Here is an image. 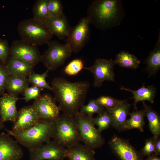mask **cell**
<instances>
[{
    "instance_id": "7402d4cb",
    "label": "cell",
    "mask_w": 160,
    "mask_h": 160,
    "mask_svg": "<svg viewBox=\"0 0 160 160\" xmlns=\"http://www.w3.org/2000/svg\"><path fill=\"white\" fill-rule=\"evenodd\" d=\"M30 83L28 78L10 75L6 88L7 93L15 95L23 93Z\"/></svg>"
},
{
    "instance_id": "d6a6232c",
    "label": "cell",
    "mask_w": 160,
    "mask_h": 160,
    "mask_svg": "<svg viewBox=\"0 0 160 160\" xmlns=\"http://www.w3.org/2000/svg\"><path fill=\"white\" fill-rule=\"evenodd\" d=\"M96 102L106 110L113 109L123 100H119L110 96H102L95 99Z\"/></svg>"
},
{
    "instance_id": "30bf717a",
    "label": "cell",
    "mask_w": 160,
    "mask_h": 160,
    "mask_svg": "<svg viewBox=\"0 0 160 160\" xmlns=\"http://www.w3.org/2000/svg\"><path fill=\"white\" fill-rule=\"evenodd\" d=\"M10 55L34 67L41 62V56L37 46L28 44L21 40L13 41L10 47Z\"/></svg>"
},
{
    "instance_id": "8992f818",
    "label": "cell",
    "mask_w": 160,
    "mask_h": 160,
    "mask_svg": "<svg viewBox=\"0 0 160 160\" xmlns=\"http://www.w3.org/2000/svg\"><path fill=\"white\" fill-rule=\"evenodd\" d=\"M73 117L77 124L81 142L84 144L94 150L105 144L104 139L95 127L93 116L82 115L79 112Z\"/></svg>"
},
{
    "instance_id": "2e32d148",
    "label": "cell",
    "mask_w": 160,
    "mask_h": 160,
    "mask_svg": "<svg viewBox=\"0 0 160 160\" xmlns=\"http://www.w3.org/2000/svg\"><path fill=\"white\" fill-rule=\"evenodd\" d=\"M17 96L4 93L0 97V118L4 123L16 121L18 113L16 104Z\"/></svg>"
},
{
    "instance_id": "4fadbf2b",
    "label": "cell",
    "mask_w": 160,
    "mask_h": 160,
    "mask_svg": "<svg viewBox=\"0 0 160 160\" xmlns=\"http://www.w3.org/2000/svg\"><path fill=\"white\" fill-rule=\"evenodd\" d=\"M39 120L55 121L60 115V110L54 98L48 94L41 95L32 105Z\"/></svg>"
},
{
    "instance_id": "603a6c76",
    "label": "cell",
    "mask_w": 160,
    "mask_h": 160,
    "mask_svg": "<svg viewBox=\"0 0 160 160\" xmlns=\"http://www.w3.org/2000/svg\"><path fill=\"white\" fill-rule=\"evenodd\" d=\"M143 109L148 122V127L153 137H159L160 135V117L157 112L154 111L151 106L142 101Z\"/></svg>"
},
{
    "instance_id": "9a60e30c",
    "label": "cell",
    "mask_w": 160,
    "mask_h": 160,
    "mask_svg": "<svg viewBox=\"0 0 160 160\" xmlns=\"http://www.w3.org/2000/svg\"><path fill=\"white\" fill-rule=\"evenodd\" d=\"M39 120L32 105L24 107L18 111L17 119L13 123L12 130L15 132L25 131L33 126Z\"/></svg>"
},
{
    "instance_id": "ba28073f",
    "label": "cell",
    "mask_w": 160,
    "mask_h": 160,
    "mask_svg": "<svg viewBox=\"0 0 160 160\" xmlns=\"http://www.w3.org/2000/svg\"><path fill=\"white\" fill-rule=\"evenodd\" d=\"M90 21L87 17H83L75 26L71 27L65 41L72 52L76 53L88 41L91 33Z\"/></svg>"
},
{
    "instance_id": "8d00e7d4",
    "label": "cell",
    "mask_w": 160,
    "mask_h": 160,
    "mask_svg": "<svg viewBox=\"0 0 160 160\" xmlns=\"http://www.w3.org/2000/svg\"><path fill=\"white\" fill-rule=\"evenodd\" d=\"M154 144L155 139L153 137L146 139L144 146L140 151L143 156H148L154 153Z\"/></svg>"
},
{
    "instance_id": "6da1fadb",
    "label": "cell",
    "mask_w": 160,
    "mask_h": 160,
    "mask_svg": "<svg viewBox=\"0 0 160 160\" xmlns=\"http://www.w3.org/2000/svg\"><path fill=\"white\" fill-rule=\"evenodd\" d=\"M54 98L63 113L74 117L84 105L90 84L87 81L71 82L62 77L55 78L51 82Z\"/></svg>"
},
{
    "instance_id": "3957f363",
    "label": "cell",
    "mask_w": 160,
    "mask_h": 160,
    "mask_svg": "<svg viewBox=\"0 0 160 160\" xmlns=\"http://www.w3.org/2000/svg\"><path fill=\"white\" fill-rule=\"evenodd\" d=\"M120 7L118 0H95L89 7L87 17L90 24L99 29H106L118 18Z\"/></svg>"
},
{
    "instance_id": "cb8c5ba5",
    "label": "cell",
    "mask_w": 160,
    "mask_h": 160,
    "mask_svg": "<svg viewBox=\"0 0 160 160\" xmlns=\"http://www.w3.org/2000/svg\"><path fill=\"white\" fill-rule=\"evenodd\" d=\"M130 118L127 119L125 122V130L134 129H139L140 132L144 131V127L145 125L144 118L145 116V110L141 109L129 113Z\"/></svg>"
},
{
    "instance_id": "83f0119b",
    "label": "cell",
    "mask_w": 160,
    "mask_h": 160,
    "mask_svg": "<svg viewBox=\"0 0 160 160\" xmlns=\"http://www.w3.org/2000/svg\"><path fill=\"white\" fill-rule=\"evenodd\" d=\"M49 71H46L41 74L36 73L33 71L28 76L30 83L32 85L42 89H46L52 91V87L47 82L46 79L48 76Z\"/></svg>"
},
{
    "instance_id": "ac0fdd59",
    "label": "cell",
    "mask_w": 160,
    "mask_h": 160,
    "mask_svg": "<svg viewBox=\"0 0 160 160\" xmlns=\"http://www.w3.org/2000/svg\"><path fill=\"white\" fill-rule=\"evenodd\" d=\"M131 105L126 100L123 101L114 108L106 110L111 115L112 122L111 127L118 131L125 130V124L127 115H129Z\"/></svg>"
},
{
    "instance_id": "5bb4252c",
    "label": "cell",
    "mask_w": 160,
    "mask_h": 160,
    "mask_svg": "<svg viewBox=\"0 0 160 160\" xmlns=\"http://www.w3.org/2000/svg\"><path fill=\"white\" fill-rule=\"evenodd\" d=\"M22 148L8 134H0V160H20L23 157Z\"/></svg>"
},
{
    "instance_id": "5b68a950",
    "label": "cell",
    "mask_w": 160,
    "mask_h": 160,
    "mask_svg": "<svg viewBox=\"0 0 160 160\" xmlns=\"http://www.w3.org/2000/svg\"><path fill=\"white\" fill-rule=\"evenodd\" d=\"M53 140L65 148L81 142L73 117L62 114L55 120Z\"/></svg>"
},
{
    "instance_id": "d4e9b609",
    "label": "cell",
    "mask_w": 160,
    "mask_h": 160,
    "mask_svg": "<svg viewBox=\"0 0 160 160\" xmlns=\"http://www.w3.org/2000/svg\"><path fill=\"white\" fill-rule=\"evenodd\" d=\"M116 64L128 68L136 69L138 67L140 61L134 55L122 51L117 54L114 60Z\"/></svg>"
},
{
    "instance_id": "d6986e66",
    "label": "cell",
    "mask_w": 160,
    "mask_h": 160,
    "mask_svg": "<svg viewBox=\"0 0 160 160\" xmlns=\"http://www.w3.org/2000/svg\"><path fill=\"white\" fill-rule=\"evenodd\" d=\"M66 148L68 160H96L95 151L84 144L77 143Z\"/></svg>"
},
{
    "instance_id": "ab89813d",
    "label": "cell",
    "mask_w": 160,
    "mask_h": 160,
    "mask_svg": "<svg viewBox=\"0 0 160 160\" xmlns=\"http://www.w3.org/2000/svg\"><path fill=\"white\" fill-rule=\"evenodd\" d=\"M4 123L0 118V131L4 128L5 125Z\"/></svg>"
},
{
    "instance_id": "7a4b0ae2",
    "label": "cell",
    "mask_w": 160,
    "mask_h": 160,
    "mask_svg": "<svg viewBox=\"0 0 160 160\" xmlns=\"http://www.w3.org/2000/svg\"><path fill=\"white\" fill-rule=\"evenodd\" d=\"M55 121L39 120L33 126L22 132H15L8 129L7 133L28 149L49 142L52 137Z\"/></svg>"
},
{
    "instance_id": "e575fe53",
    "label": "cell",
    "mask_w": 160,
    "mask_h": 160,
    "mask_svg": "<svg viewBox=\"0 0 160 160\" xmlns=\"http://www.w3.org/2000/svg\"><path fill=\"white\" fill-rule=\"evenodd\" d=\"M43 89L36 86L32 85L31 87H28L24 92V99L26 102L32 100H35L41 95V92Z\"/></svg>"
},
{
    "instance_id": "ffe728a7",
    "label": "cell",
    "mask_w": 160,
    "mask_h": 160,
    "mask_svg": "<svg viewBox=\"0 0 160 160\" xmlns=\"http://www.w3.org/2000/svg\"><path fill=\"white\" fill-rule=\"evenodd\" d=\"M6 65L10 75L26 77L33 72L34 67L32 65L11 55Z\"/></svg>"
},
{
    "instance_id": "f35d334b",
    "label": "cell",
    "mask_w": 160,
    "mask_h": 160,
    "mask_svg": "<svg viewBox=\"0 0 160 160\" xmlns=\"http://www.w3.org/2000/svg\"><path fill=\"white\" fill-rule=\"evenodd\" d=\"M145 160H160V158L153 153Z\"/></svg>"
},
{
    "instance_id": "44dd1931",
    "label": "cell",
    "mask_w": 160,
    "mask_h": 160,
    "mask_svg": "<svg viewBox=\"0 0 160 160\" xmlns=\"http://www.w3.org/2000/svg\"><path fill=\"white\" fill-rule=\"evenodd\" d=\"M121 89L129 91L132 93L133 97L132 98L134 100V108L136 111L137 110V104L139 101L147 100L151 103L154 102L156 89L153 85L146 87L145 84H143L140 88L135 90L124 87H121Z\"/></svg>"
},
{
    "instance_id": "9c48e42d",
    "label": "cell",
    "mask_w": 160,
    "mask_h": 160,
    "mask_svg": "<svg viewBox=\"0 0 160 160\" xmlns=\"http://www.w3.org/2000/svg\"><path fill=\"white\" fill-rule=\"evenodd\" d=\"M66 148L54 140L29 149L30 160H64Z\"/></svg>"
},
{
    "instance_id": "f1b7e54d",
    "label": "cell",
    "mask_w": 160,
    "mask_h": 160,
    "mask_svg": "<svg viewBox=\"0 0 160 160\" xmlns=\"http://www.w3.org/2000/svg\"><path fill=\"white\" fill-rule=\"evenodd\" d=\"M105 109L98 104L95 99H92L89 101L86 105H83L80 107L79 113L84 115L93 116L94 114L98 115L103 113Z\"/></svg>"
},
{
    "instance_id": "f546056e",
    "label": "cell",
    "mask_w": 160,
    "mask_h": 160,
    "mask_svg": "<svg viewBox=\"0 0 160 160\" xmlns=\"http://www.w3.org/2000/svg\"><path fill=\"white\" fill-rule=\"evenodd\" d=\"M93 120L95 125L97 126V129L100 133L109 128L112 122L111 114L106 110L97 117L93 118Z\"/></svg>"
},
{
    "instance_id": "484cf974",
    "label": "cell",
    "mask_w": 160,
    "mask_h": 160,
    "mask_svg": "<svg viewBox=\"0 0 160 160\" xmlns=\"http://www.w3.org/2000/svg\"><path fill=\"white\" fill-rule=\"evenodd\" d=\"M146 71L150 75H154L160 68V36L154 49L150 53L146 61Z\"/></svg>"
},
{
    "instance_id": "52a82bcc",
    "label": "cell",
    "mask_w": 160,
    "mask_h": 160,
    "mask_svg": "<svg viewBox=\"0 0 160 160\" xmlns=\"http://www.w3.org/2000/svg\"><path fill=\"white\" fill-rule=\"evenodd\" d=\"M47 50L41 56V62L49 71L62 66L72 52L66 42L62 44L56 41H49Z\"/></svg>"
},
{
    "instance_id": "8fae6325",
    "label": "cell",
    "mask_w": 160,
    "mask_h": 160,
    "mask_svg": "<svg viewBox=\"0 0 160 160\" xmlns=\"http://www.w3.org/2000/svg\"><path fill=\"white\" fill-rule=\"evenodd\" d=\"M116 65L112 59H97L94 64L84 68L90 71L93 74V84L95 87H100L105 81H114L115 74L113 67Z\"/></svg>"
},
{
    "instance_id": "277c9868",
    "label": "cell",
    "mask_w": 160,
    "mask_h": 160,
    "mask_svg": "<svg viewBox=\"0 0 160 160\" xmlns=\"http://www.w3.org/2000/svg\"><path fill=\"white\" fill-rule=\"evenodd\" d=\"M17 29L20 40L37 46L47 44L53 36L46 25L38 22L33 18L21 21Z\"/></svg>"
},
{
    "instance_id": "74e56055",
    "label": "cell",
    "mask_w": 160,
    "mask_h": 160,
    "mask_svg": "<svg viewBox=\"0 0 160 160\" xmlns=\"http://www.w3.org/2000/svg\"><path fill=\"white\" fill-rule=\"evenodd\" d=\"M154 151L153 153L156 155H160V139L159 137L155 138Z\"/></svg>"
},
{
    "instance_id": "7c38bea8",
    "label": "cell",
    "mask_w": 160,
    "mask_h": 160,
    "mask_svg": "<svg viewBox=\"0 0 160 160\" xmlns=\"http://www.w3.org/2000/svg\"><path fill=\"white\" fill-rule=\"evenodd\" d=\"M108 144L112 153L120 160H144L140 151H137L127 139L114 134Z\"/></svg>"
},
{
    "instance_id": "836d02e7",
    "label": "cell",
    "mask_w": 160,
    "mask_h": 160,
    "mask_svg": "<svg viewBox=\"0 0 160 160\" xmlns=\"http://www.w3.org/2000/svg\"><path fill=\"white\" fill-rule=\"evenodd\" d=\"M10 75L6 64L0 63V97L6 91Z\"/></svg>"
},
{
    "instance_id": "1f68e13d",
    "label": "cell",
    "mask_w": 160,
    "mask_h": 160,
    "mask_svg": "<svg viewBox=\"0 0 160 160\" xmlns=\"http://www.w3.org/2000/svg\"><path fill=\"white\" fill-rule=\"evenodd\" d=\"M47 9L49 18L58 16L63 12V6L59 0H48Z\"/></svg>"
},
{
    "instance_id": "e0dca14e",
    "label": "cell",
    "mask_w": 160,
    "mask_h": 160,
    "mask_svg": "<svg viewBox=\"0 0 160 160\" xmlns=\"http://www.w3.org/2000/svg\"><path fill=\"white\" fill-rule=\"evenodd\" d=\"M49 31L61 40L66 39L71 27L65 14L49 18L46 24Z\"/></svg>"
},
{
    "instance_id": "4316f807",
    "label": "cell",
    "mask_w": 160,
    "mask_h": 160,
    "mask_svg": "<svg viewBox=\"0 0 160 160\" xmlns=\"http://www.w3.org/2000/svg\"><path fill=\"white\" fill-rule=\"evenodd\" d=\"M48 0H37L32 8L33 18L42 24L46 25L49 19L47 9Z\"/></svg>"
},
{
    "instance_id": "4dcf8cb0",
    "label": "cell",
    "mask_w": 160,
    "mask_h": 160,
    "mask_svg": "<svg viewBox=\"0 0 160 160\" xmlns=\"http://www.w3.org/2000/svg\"><path fill=\"white\" fill-rule=\"evenodd\" d=\"M84 63L80 59L72 60L65 67V73L69 76H74L77 74L84 68Z\"/></svg>"
},
{
    "instance_id": "d590c367",
    "label": "cell",
    "mask_w": 160,
    "mask_h": 160,
    "mask_svg": "<svg viewBox=\"0 0 160 160\" xmlns=\"http://www.w3.org/2000/svg\"><path fill=\"white\" fill-rule=\"evenodd\" d=\"M10 56V47L7 41L0 38V63L6 64Z\"/></svg>"
}]
</instances>
